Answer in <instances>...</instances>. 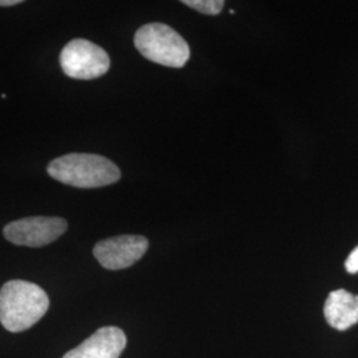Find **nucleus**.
Returning <instances> with one entry per match:
<instances>
[{
  "mask_svg": "<svg viewBox=\"0 0 358 358\" xmlns=\"http://www.w3.org/2000/svg\"><path fill=\"white\" fill-rule=\"evenodd\" d=\"M48 308V294L34 282L11 280L0 289V322L10 332L29 329L43 319Z\"/></svg>",
  "mask_w": 358,
  "mask_h": 358,
  "instance_id": "f257e3e1",
  "label": "nucleus"
},
{
  "mask_svg": "<svg viewBox=\"0 0 358 358\" xmlns=\"http://www.w3.org/2000/svg\"><path fill=\"white\" fill-rule=\"evenodd\" d=\"M47 171L52 178L77 189L103 187L121 178L115 162L99 154H65L53 159Z\"/></svg>",
  "mask_w": 358,
  "mask_h": 358,
  "instance_id": "f03ea898",
  "label": "nucleus"
},
{
  "mask_svg": "<svg viewBox=\"0 0 358 358\" xmlns=\"http://www.w3.org/2000/svg\"><path fill=\"white\" fill-rule=\"evenodd\" d=\"M185 6L205 15H217L223 10L224 1L222 0H183Z\"/></svg>",
  "mask_w": 358,
  "mask_h": 358,
  "instance_id": "1a4fd4ad",
  "label": "nucleus"
},
{
  "mask_svg": "<svg viewBox=\"0 0 358 358\" xmlns=\"http://www.w3.org/2000/svg\"><path fill=\"white\" fill-rule=\"evenodd\" d=\"M23 3L22 0H0V7H13Z\"/></svg>",
  "mask_w": 358,
  "mask_h": 358,
  "instance_id": "9b49d317",
  "label": "nucleus"
},
{
  "mask_svg": "<svg viewBox=\"0 0 358 358\" xmlns=\"http://www.w3.org/2000/svg\"><path fill=\"white\" fill-rule=\"evenodd\" d=\"M327 322L337 331H346L358 322V294L345 289L333 291L324 306Z\"/></svg>",
  "mask_w": 358,
  "mask_h": 358,
  "instance_id": "6e6552de",
  "label": "nucleus"
},
{
  "mask_svg": "<svg viewBox=\"0 0 358 358\" xmlns=\"http://www.w3.org/2000/svg\"><path fill=\"white\" fill-rule=\"evenodd\" d=\"M149 242L140 235H120L94 245L93 254L103 268L117 271L137 263L148 251Z\"/></svg>",
  "mask_w": 358,
  "mask_h": 358,
  "instance_id": "423d86ee",
  "label": "nucleus"
},
{
  "mask_svg": "<svg viewBox=\"0 0 358 358\" xmlns=\"http://www.w3.org/2000/svg\"><path fill=\"white\" fill-rule=\"evenodd\" d=\"M66 229L68 223L63 217H28L8 223L3 234L16 245L43 247L57 241Z\"/></svg>",
  "mask_w": 358,
  "mask_h": 358,
  "instance_id": "39448f33",
  "label": "nucleus"
},
{
  "mask_svg": "<svg viewBox=\"0 0 358 358\" xmlns=\"http://www.w3.org/2000/svg\"><path fill=\"white\" fill-rule=\"evenodd\" d=\"M345 268L349 273H357L358 272V245L348 256L345 262Z\"/></svg>",
  "mask_w": 358,
  "mask_h": 358,
  "instance_id": "9d476101",
  "label": "nucleus"
},
{
  "mask_svg": "<svg viewBox=\"0 0 358 358\" xmlns=\"http://www.w3.org/2000/svg\"><path fill=\"white\" fill-rule=\"evenodd\" d=\"M134 45L145 59L165 66L182 68L190 59L187 41L162 23L142 26L136 32Z\"/></svg>",
  "mask_w": 358,
  "mask_h": 358,
  "instance_id": "7ed1b4c3",
  "label": "nucleus"
},
{
  "mask_svg": "<svg viewBox=\"0 0 358 358\" xmlns=\"http://www.w3.org/2000/svg\"><path fill=\"white\" fill-rule=\"evenodd\" d=\"M60 65L65 75L71 78L93 80L109 71L110 59L97 44L85 38H75L60 53Z\"/></svg>",
  "mask_w": 358,
  "mask_h": 358,
  "instance_id": "20e7f679",
  "label": "nucleus"
},
{
  "mask_svg": "<svg viewBox=\"0 0 358 358\" xmlns=\"http://www.w3.org/2000/svg\"><path fill=\"white\" fill-rule=\"evenodd\" d=\"M127 346V336L117 327H103L69 350L63 358H118Z\"/></svg>",
  "mask_w": 358,
  "mask_h": 358,
  "instance_id": "0eeeda50",
  "label": "nucleus"
}]
</instances>
